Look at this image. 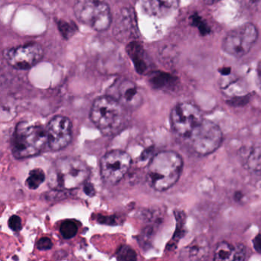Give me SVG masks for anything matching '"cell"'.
<instances>
[{
	"label": "cell",
	"instance_id": "6da1fadb",
	"mask_svg": "<svg viewBox=\"0 0 261 261\" xmlns=\"http://www.w3.org/2000/svg\"><path fill=\"white\" fill-rule=\"evenodd\" d=\"M183 168L182 156L173 150H162L152 158L147 166V180L152 188L163 192L179 180Z\"/></svg>",
	"mask_w": 261,
	"mask_h": 261
},
{
	"label": "cell",
	"instance_id": "7a4b0ae2",
	"mask_svg": "<svg viewBox=\"0 0 261 261\" xmlns=\"http://www.w3.org/2000/svg\"><path fill=\"white\" fill-rule=\"evenodd\" d=\"M87 164L75 156L58 158L51 167L48 182L57 191L75 190L85 184L90 176Z\"/></svg>",
	"mask_w": 261,
	"mask_h": 261
},
{
	"label": "cell",
	"instance_id": "3957f363",
	"mask_svg": "<svg viewBox=\"0 0 261 261\" xmlns=\"http://www.w3.org/2000/svg\"><path fill=\"white\" fill-rule=\"evenodd\" d=\"M46 144V128L36 123L21 122L15 127L12 135V155L19 160L35 156L41 153Z\"/></svg>",
	"mask_w": 261,
	"mask_h": 261
},
{
	"label": "cell",
	"instance_id": "277c9868",
	"mask_svg": "<svg viewBox=\"0 0 261 261\" xmlns=\"http://www.w3.org/2000/svg\"><path fill=\"white\" fill-rule=\"evenodd\" d=\"M124 108L114 98L107 95L97 98L92 104L91 122L104 135H116L124 122Z\"/></svg>",
	"mask_w": 261,
	"mask_h": 261
},
{
	"label": "cell",
	"instance_id": "5b68a950",
	"mask_svg": "<svg viewBox=\"0 0 261 261\" xmlns=\"http://www.w3.org/2000/svg\"><path fill=\"white\" fill-rule=\"evenodd\" d=\"M74 12L78 21L98 32L107 30L111 24V12L106 0H76Z\"/></svg>",
	"mask_w": 261,
	"mask_h": 261
},
{
	"label": "cell",
	"instance_id": "8992f818",
	"mask_svg": "<svg viewBox=\"0 0 261 261\" xmlns=\"http://www.w3.org/2000/svg\"><path fill=\"white\" fill-rule=\"evenodd\" d=\"M187 140L195 153L206 156L214 153L220 147L223 141V133L215 122L204 119Z\"/></svg>",
	"mask_w": 261,
	"mask_h": 261
},
{
	"label": "cell",
	"instance_id": "52a82bcc",
	"mask_svg": "<svg viewBox=\"0 0 261 261\" xmlns=\"http://www.w3.org/2000/svg\"><path fill=\"white\" fill-rule=\"evenodd\" d=\"M258 38V30L252 23H246L231 30L224 38L222 48L231 56L247 55Z\"/></svg>",
	"mask_w": 261,
	"mask_h": 261
},
{
	"label": "cell",
	"instance_id": "ba28073f",
	"mask_svg": "<svg viewBox=\"0 0 261 261\" xmlns=\"http://www.w3.org/2000/svg\"><path fill=\"white\" fill-rule=\"evenodd\" d=\"M202 113L190 102H180L175 106L170 114L171 126L175 133L187 138L203 122Z\"/></svg>",
	"mask_w": 261,
	"mask_h": 261
},
{
	"label": "cell",
	"instance_id": "9c48e42d",
	"mask_svg": "<svg viewBox=\"0 0 261 261\" xmlns=\"http://www.w3.org/2000/svg\"><path fill=\"white\" fill-rule=\"evenodd\" d=\"M131 164V156L124 150L116 149L107 152L100 163L103 180L110 185L117 184L127 174Z\"/></svg>",
	"mask_w": 261,
	"mask_h": 261
},
{
	"label": "cell",
	"instance_id": "30bf717a",
	"mask_svg": "<svg viewBox=\"0 0 261 261\" xmlns=\"http://www.w3.org/2000/svg\"><path fill=\"white\" fill-rule=\"evenodd\" d=\"M44 56L42 47L36 42L27 43L8 49L4 53L8 64L18 70H28L38 64Z\"/></svg>",
	"mask_w": 261,
	"mask_h": 261
},
{
	"label": "cell",
	"instance_id": "8fae6325",
	"mask_svg": "<svg viewBox=\"0 0 261 261\" xmlns=\"http://www.w3.org/2000/svg\"><path fill=\"white\" fill-rule=\"evenodd\" d=\"M46 132L48 145L51 150H62L70 144L72 139V122L65 116H55L48 124Z\"/></svg>",
	"mask_w": 261,
	"mask_h": 261
},
{
	"label": "cell",
	"instance_id": "7c38bea8",
	"mask_svg": "<svg viewBox=\"0 0 261 261\" xmlns=\"http://www.w3.org/2000/svg\"><path fill=\"white\" fill-rule=\"evenodd\" d=\"M111 97L114 98L124 109L136 110L143 102L141 90L135 83L130 80L122 79L116 81L110 88Z\"/></svg>",
	"mask_w": 261,
	"mask_h": 261
},
{
	"label": "cell",
	"instance_id": "4fadbf2b",
	"mask_svg": "<svg viewBox=\"0 0 261 261\" xmlns=\"http://www.w3.org/2000/svg\"><path fill=\"white\" fill-rule=\"evenodd\" d=\"M142 9L150 16L162 18L176 12L179 0H142Z\"/></svg>",
	"mask_w": 261,
	"mask_h": 261
},
{
	"label": "cell",
	"instance_id": "5bb4252c",
	"mask_svg": "<svg viewBox=\"0 0 261 261\" xmlns=\"http://www.w3.org/2000/svg\"><path fill=\"white\" fill-rule=\"evenodd\" d=\"M246 249L242 244L220 242L214 252V261H245Z\"/></svg>",
	"mask_w": 261,
	"mask_h": 261
},
{
	"label": "cell",
	"instance_id": "9a60e30c",
	"mask_svg": "<svg viewBox=\"0 0 261 261\" xmlns=\"http://www.w3.org/2000/svg\"><path fill=\"white\" fill-rule=\"evenodd\" d=\"M209 242L203 236L196 238L188 247L190 261H207L209 257Z\"/></svg>",
	"mask_w": 261,
	"mask_h": 261
},
{
	"label": "cell",
	"instance_id": "2e32d148",
	"mask_svg": "<svg viewBox=\"0 0 261 261\" xmlns=\"http://www.w3.org/2000/svg\"><path fill=\"white\" fill-rule=\"evenodd\" d=\"M128 54L131 57L138 73H145L148 68V64L146 61L145 55L142 47L136 44H133V45L130 46Z\"/></svg>",
	"mask_w": 261,
	"mask_h": 261
},
{
	"label": "cell",
	"instance_id": "e0dca14e",
	"mask_svg": "<svg viewBox=\"0 0 261 261\" xmlns=\"http://www.w3.org/2000/svg\"><path fill=\"white\" fill-rule=\"evenodd\" d=\"M175 82H176L175 78L173 77L171 75L159 73V72L153 74L150 79V83L153 87L156 89H160V90L171 88L174 85Z\"/></svg>",
	"mask_w": 261,
	"mask_h": 261
},
{
	"label": "cell",
	"instance_id": "ac0fdd59",
	"mask_svg": "<svg viewBox=\"0 0 261 261\" xmlns=\"http://www.w3.org/2000/svg\"><path fill=\"white\" fill-rule=\"evenodd\" d=\"M45 179V175L41 169H34L29 172L26 185L30 190H36Z\"/></svg>",
	"mask_w": 261,
	"mask_h": 261
},
{
	"label": "cell",
	"instance_id": "d6986e66",
	"mask_svg": "<svg viewBox=\"0 0 261 261\" xmlns=\"http://www.w3.org/2000/svg\"><path fill=\"white\" fill-rule=\"evenodd\" d=\"M248 156H245L247 165L255 171L261 168V148H250L246 151Z\"/></svg>",
	"mask_w": 261,
	"mask_h": 261
},
{
	"label": "cell",
	"instance_id": "ffe728a7",
	"mask_svg": "<svg viewBox=\"0 0 261 261\" xmlns=\"http://www.w3.org/2000/svg\"><path fill=\"white\" fill-rule=\"evenodd\" d=\"M116 258L119 261H136L137 255L133 248L127 245H122L116 252Z\"/></svg>",
	"mask_w": 261,
	"mask_h": 261
},
{
	"label": "cell",
	"instance_id": "44dd1931",
	"mask_svg": "<svg viewBox=\"0 0 261 261\" xmlns=\"http://www.w3.org/2000/svg\"><path fill=\"white\" fill-rule=\"evenodd\" d=\"M60 232L64 239H72L78 233V226L72 221H65L61 224V227H60Z\"/></svg>",
	"mask_w": 261,
	"mask_h": 261
},
{
	"label": "cell",
	"instance_id": "7402d4cb",
	"mask_svg": "<svg viewBox=\"0 0 261 261\" xmlns=\"http://www.w3.org/2000/svg\"><path fill=\"white\" fill-rule=\"evenodd\" d=\"M9 227L14 231H19L21 229V220L20 217L17 216H12L9 218Z\"/></svg>",
	"mask_w": 261,
	"mask_h": 261
},
{
	"label": "cell",
	"instance_id": "603a6c76",
	"mask_svg": "<svg viewBox=\"0 0 261 261\" xmlns=\"http://www.w3.org/2000/svg\"><path fill=\"white\" fill-rule=\"evenodd\" d=\"M53 244H52V241L49 238H42L40 239L37 244V248L40 251H47V250L52 249Z\"/></svg>",
	"mask_w": 261,
	"mask_h": 261
},
{
	"label": "cell",
	"instance_id": "cb8c5ba5",
	"mask_svg": "<svg viewBox=\"0 0 261 261\" xmlns=\"http://www.w3.org/2000/svg\"><path fill=\"white\" fill-rule=\"evenodd\" d=\"M98 222L106 225H116V220L113 216H100Z\"/></svg>",
	"mask_w": 261,
	"mask_h": 261
},
{
	"label": "cell",
	"instance_id": "d4e9b609",
	"mask_svg": "<svg viewBox=\"0 0 261 261\" xmlns=\"http://www.w3.org/2000/svg\"><path fill=\"white\" fill-rule=\"evenodd\" d=\"M84 193L88 195L89 196H93L95 194V190L93 189V185L90 184H84Z\"/></svg>",
	"mask_w": 261,
	"mask_h": 261
},
{
	"label": "cell",
	"instance_id": "484cf974",
	"mask_svg": "<svg viewBox=\"0 0 261 261\" xmlns=\"http://www.w3.org/2000/svg\"><path fill=\"white\" fill-rule=\"evenodd\" d=\"M257 81H258L259 87L261 90V64L258 68V71H257Z\"/></svg>",
	"mask_w": 261,
	"mask_h": 261
},
{
	"label": "cell",
	"instance_id": "4316f807",
	"mask_svg": "<svg viewBox=\"0 0 261 261\" xmlns=\"http://www.w3.org/2000/svg\"><path fill=\"white\" fill-rule=\"evenodd\" d=\"M205 4L211 5L214 4V3H217V2L220 1V0H202Z\"/></svg>",
	"mask_w": 261,
	"mask_h": 261
}]
</instances>
